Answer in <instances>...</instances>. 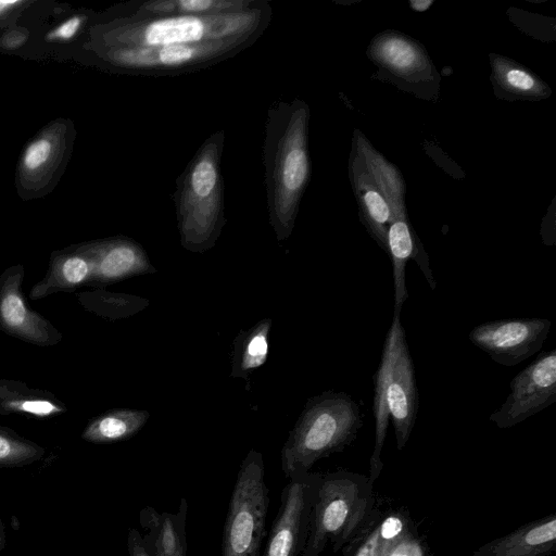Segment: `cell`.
<instances>
[{
	"label": "cell",
	"instance_id": "7c38bea8",
	"mask_svg": "<svg viewBox=\"0 0 556 556\" xmlns=\"http://www.w3.org/2000/svg\"><path fill=\"white\" fill-rule=\"evenodd\" d=\"M85 247L93 260V274L89 286L104 287L134 276L156 271L142 247L127 238Z\"/></svg>",
	"mask_w": 556,
	"mask_h": 556
},
{
	"label": "cell",
	"instance_id": "8fae6325",
	"mask_svg": "<svg viewBox=\"0 0 556 556\" xmlns=\"http://www.w3.org/2000/svg\"><path fill=\"white\" fill-rule=\"evenodd\" d=\"M387 403L394 427L396 447L406 445L418 414V390L414 363L405 333L402 334L387 387Z\"/></svg>",
	"mask_w": 556,
	"mask_h": 556
},
{
	"label": "cell",
	"instance_id": "ac0fdd59",
	"mask_svg": "<svg viewBox=\"0 0 556 556\" xmlns=\"http://www.w3.org/2000/svg\"><path fill=\"white\" fill-rule=\"evenodd\" d=\"M147 410L116 408L92 418L81 438L90 443L109 444L134 437L147 422Z\"/></svg>",
	"mask_w": 556,
	"mask_h": 556
},
{
	"label": "cell",
	"instance_id": "d4e9b609",
	"mask_svg": "<svg viewBox=\"0 0 556 556\" xmlns=\"http://www.w3.org/2000/svg\"><path fill=\"white\" fill-rule=\"evenodd\" d=\"M382 54L392 65L399 68H405L415 61V52L412 47L397 39L389 40L382 48Z\"/></svg>",
	"mask_w": 556,
	"mask_h": 556
},
{
	"label": "cell",
	"instance_id": "83f0119b",
	"mask_svg": "<svg viewBox=\"0 0 556 556\" xmlns=\"http://www.w3.org/2000/svg\"><path fill=\"white\" fill-rule=\"evenodd\" d=\"M386 556H426V552L421 543L410 533L394 545Z\"/></svg>",
	"mask_w": 556,
	"mask_h": 556
},
{
	"label": "cell",
	"instance_id": "cb8c5ba5",
	"mask_svg": "<svg viewBox=\"0 0 556 556\" xmlns=\"http://www.w3.org/2000/svg\"><path fill=\"white\" fill-rule=\"evenodd\" d=\"M45 450L21 437L12 429L0 426V467H20L40 459Z\"/></svg>",
	"mask_w": 556,
	"mask_h": 556
},
{
	"label": "cell",
	"instance_id": "e0dca14e",
	"mask_svg": "<svg viewBox=\"0 0 556 556\" xmlns=\"http://www.w3.org/2000/svg\"><path fill=\"white\" fill-rule=\"evenodd\" d=\"M387 243L390 250L392 260V274L394 286V312L393 314L401 315L402 306L408 299L405 280V265L406 262L414 257L418 263L420 270L426 277L431 290H435L437 283L430 267L426 266L418 256V250L412 238L408 226L403 220L394 222L389 228L387 235Z\"/></svg>",
	"mask_w": 556,
	"mask_h": 556
},
{
	"label": "cell",
	"instance_id": "ffe728a7",
	"mask_svg": "<svg viewBox=\"0 0 556 556\" xmlns=\"http://www.w3.org/2000/svg\"><path fill=\"white\" fill-rule=\"evenodd\" d=\"M254 1L168 0L142 3L137 15L212 14L250 8Z\"/></svg>",
	"mask_w": 556,
	"mask_h": 556
},
{
	"label": "cell",
	"instance_id": "d6986e66",
	"mask_svg": "<svg viewBox=\"0 0 556 556\" xmlns=\"http://www.w3.org/2000/svg\"><path fill=\"white\" fill-rule=\"evenodd\" d=\"M270 327L271 319L264 318L249 330L237 334L231 354L232 378L248 380L251 372L266 362Z\"/></svg>",
	"mask_w": 556,
	"mask_h": 556
},
{
	"label": "cell",
	"instance_id": "603a6c76",
	"mask_svg": "<svg viewBox=\"0 0 556 556\" xmlns=\"http://www.w3.org/2000/svg\"><path fill=\"white\" fill-rule=\"evenodd\" d=\"M410 533L403 516L390 515L370 530L354 556H386L394 545Z\"/></svg>",
	"mask_w": 556,
	"mask_h": 556
},
{
	"label": "cell",
	"instance_id": "52a82bcc",
	"mask_svg": "<svg viewBox=\"0 0 556 556\" xmlns=\"http://www.w3.org/2000/svg\"><path fill=\"white\" fill-rule=\"evenodd\" d=\"M510 393L489 420L497 428L514 427L556 402V349L541 353L509 383Z\"/></svg>",
	"mask_w": 556,
	"mask_h": 556
},
{
	"label": "cell",
	"instance_id": "5b68a950",
	"mask_svg": "<svg viewBox=\"0 0 556 556\" xmlns=\"http://www.w3.org/2000/svg\"><path fill=\"white\" fill-rule=\"evenodd\" d=\"M295 122L291 117L287 124V103L269 112L264 156L270 223L278 241L292 231L296 199L308 173L300 123Z\"/></svg>",
	"mask_w": 556,
	"mask_h": 556
},
{
	"label": "cell",
	"instance_id": "9a60e30c",
	"mask_svg": "<svg viewBox=\"0 0 556 556\" xmlns=\"http://www.w3.org/2000/svg\"><path fill=\"white\" fill-rule=\"evenodd\" d=\"M93 274V260L86 247L52 255L49 268L34 285L29 299L41 300L58 292H72L89 285Z\"/></svg>",
	"mask_w": 556,
	"mask_h": 556
},
{
	"label": "cell",
	"instance_id": "d6a6232c",
	"mask_svg": "<svg viewBox=\"0 0 556 556\" xmlns=\"http://www.w3.org/2000/svg\"><path fill=\"white\" fill-rule=\"evenodd\" d=\"M431 3H432V1H430V0H428V1H425V0L412 1L413 8L417 11H425Z\"/></svg>",
	"mask_w": 556,
	"mask_h": 556
},
{
	"label": "cell",
	"instance_id": "9c48e42d",
	"mask_svg": "<svg viewBox=\"0 0 556 556\" xmlns=\"http://www.w3.org/2000/svg\"><path fill=\"white\" fill-rule=\"evenodd\" d=\"M549 329L551 321L546 318L498 319L476 326L469 332V340L495 363L510 367L539 352Z\"/></svg>",
	"mask_w": 556,
	"mask_h": 556
},
{
	"label": "cell",
	"instance_id": "e575fe53",
	"mask_svg": "<svg viewBox=\"0 0 556 556\" xmlns=\"http://www.w3.org/2000/svg\"><path fill=\"white\" fill-rule=\"evenodd\" d=\"M4 544H5L4 533H3V528H2V523H1V519H0V549L3 548Z\"/></svg>",
	"mask_w": 556,
	"mask_h": 556
},
{
	"label": "cell",
	"instance_id": "277c9868",
	"mask_svg": "<svg viewBox=\"0 0 556 556\" xmlns=\"http://www.w3.org/2000/svg\"><path fill=\"white\" fill-rule=\"evenodd\" d=\"M368 477L346 470L320 475L301 556H320L346 544L364 525L374 506Z\"/></svg>",
	"mask_w": 556,
	"mask_h": 556
},
{
	"label": "cell",
	"instance_id": "484cf974",
	"mask_svg": "<svg viewBox=\"0 0 556 556\" xmlns=\"http://www.w3.org/2000/svg\"><path fill=\"white\" fill-rule=\"evenodd\" d=\"M52 148L51 141L46 138L33 141L24 153V167L29 172H34L42 167L50 159Z\"/></svg>",
	"mask_w": 556,
	"mask_h": 556
},
{
	"label": "cell",
	"instance_id": "f1b7e54d",
	"mask_svg": "<svg viewBox=\"0 0 556 556\" xmlns=\"http://www.w3.org/2000/svg\"><path fill=\"white\" fill-rule=\"evenodd\" d=\"M81 24L79 16H74L59 25L49 37L52 39L67 40L75 36Z\"/></svg>",
	"mask_w": 556,
	"mask_h": 556
},
{
	"label": "cell",
	"instance_id": "4fadbf2b",
	"mask_svg": "<svg viewBox=\"0 0 556 556\" xmlns=\"http://www.w3.org/2000/svg\"><path fill=\"white\" fill-rule=\"evenodd\" d=\"M400 315L393 314L390 329L387 333L381 361L374 375V418H375V444L369 459V480L374 483L381 473L383 463L381 454L389 426V409L387 403V387L397 351L399 341L404 334Z\"/></svg>",
	"mask_w": 556,
	"mask_h": 556
},
{
	"label": "cell",
	"instance_id": "7a4b0ae2",
	"mask_svg": "<svg viewBox=\"0 0 556 556\" xmlns=\"http://www.w3.org/2000/svg\"><path fill=\"white\" fill-rule=\"evenodd\" d=\"M363 425L359 405L350 394L325 391L311 397L282 446L285 476L309 472L319 459L350 445Z\"/></svg>",
	"mask_w": 556,
	"mask_h": 556
},
{
	"label": "cell",
	"instance_id": "6da1fadb",
	"mask_svg": "<svg viewBox=\"0 0 556 556\" xmlns=\"http://www.w3.org/2000/svg\"><path fill=\"white\" fill-rule=\"evenodd\" d=\"M212 14L135 15L116 34L111 61L130 70L140 59L173 46L229 45L244 48L266 27L270 10L257 7Z\"/></svg>",
	"mask_w": 556,
	"mask_h": 556
},
{
	"label": "cell",
	"instance_id": "f546056e",
	"mask_svg": "<svg viewBox=\"0 0 556 556\" xmlns=\"http://www.w3.org/2000/svg\"><path fill=\"white\" fill-rule=\"evenodd\" d=\"M127 548L129 556H151L146 547L142 535L136 529H130L128 532Z\"/></svg>",
	"mask_w": 556,
	"mask_h": 556
},
{
	"label": "cell",
	"instance_id": "5bb4252c",
	"mask_svg": "<svg viewBox=\"0 0 556 556\" xmlns=\"http://www.w3.org/2000/svg\"><path fill=\"white\" fill-rule=\"evenodd\" d=\"M555 547L556 516L552 514L488 542L472 556H547Z\"/></svg>",
	"mask_w": 556,
	"mask_h": 556
},
{
	"label": "cell",
	"instance_id": "836d02e7",
	"mask_svg": "<svg viewBox=\"0 0 556 556\" xmlns=\"http://www.w3.org/2000/svg\"><path fill=\"white\" fill-rule=\"evenodd\" d=\"M20 3L21 1L0 0V15L7 12L12 7L17 5Z\"/></svg>",
	"mask_w": 556,
	"mask_h": 556
},
{
	"label": "cell",
	"instance_id": "1f68e13d",
	"mask_svg": "<svg viewBox=\"0 0 556 556\" xmlns=\"http://www.w3.org/2000/svg\"><path fill=\"white\" fill-rule=\"evenodd\" d=\"M29 387L22 381L0 379V400L27 390Z\"/></svg>",
	"mask_w": 556,
	"mask_h": 556
},
{
	"label": "cell",
	"instance_id": "44dd1931",
	"mask_svg": "<svg viewBox=\"0 0 556 556\" xmlns=\"http://www.w3.org/2000/svg\"><path fill=\"white\" fill-rule=\"evenodd\" d=\"M78 299L86 309L108 319L132 316L149 305L147 299L104 290L80 293Z\"/></svg>",
	"mask_w": 556,
	"mask_h": 556
},
{
	"label": "cell",
	"instance_id": "3957f363",
	"mask_svg": "<svg viewBox=\"0 0 556 556\" xmlns=\"http://www.w3.org/2000/svg\"><path fill=\"white\" fill-rule=\"evenodd\" d=\"M222 143L223 132L207 139L177 184L180 239L185 249L192 252L211 249L225 223L219 168Z\"/></svg>",
	"mask_w": 556,
	"mask_h": 556
},
{
	"label": "cell",
	"instance_id": "ba28073f",
	"mask_svg": "<svg viewBox=\"0 0 556 556\" xmlns=\"http://www.w3.org/2000/svg\"><path fill=\"white\" fill-rule=\"evenodd\" d=\"M319 476L305 472L289 477L263 556H301Z\"/></svg>",
	"mask_w": 556,
	"mask_h": 556
},
{
	"label": "cell",
	"instance_id": "30bf717a",
	"mask_svg": "<svg viewBox=\"0 0 556 556\" xmlns=\"http://www.w3.org/2000/svg\"><path fill=\"white\" fill-rule=\"evenodd\" d=\"M24 276L22 265L8 267L0 275V329L30 344L55 345L62 340V333L29 307L22 291Z\"/></svg>",
	"mask_w": 556,
	"mask_h": 556
},
{
	"label": "cell",
	"instance_id": "8992f818",
	"mask_svg": "<svg viewBox=\"0 0 556 556\" xmlns=\"http://www.w3.org/2000/svg\"><path fill=\"white\" fill-rule=\"evenodd\" d=\"M269 505L262 453L241 463L224 526L222 556H261Z\"/></svg>",
	"mask_w": 556,
	"mask_h": 556
},
{
	"label": "cell",
	"instance_id": "4316f807",
	"mask_svg": "<svg viewBox=\"0 0 556 556\" xmlns=\"http://www.w3.org/2000/svg\"><path fill=\"white\" fill-rule=\"evenodd\" d=\"M365 202L371 218L379 225H383L389 219V207L384 199L374 190L365 194Z\"/></svg>",
	"mask_w": 556,
	"mask_h": 556
},
{
	"label": "cell",
	"instance_id": "7402d4cb",
	"mask_svg": "<svg viewBox=\"0 0 556 556\" xmlns=\"http://www.w3.org/2000/svg\"><path fill=\"white\" fill-rule=\"evenodd\" d=\"M67 410L63 402L52 393L30 389L0 400V414H21L38 418L61 415Z\"/></svg>",
	"mask_w": 556,
	"mask_h": 556
},
{
	"label": "cell",
	"instance_id": "2e32d148",
	"mask_svg": "<svg viewBox=\"0 0 556 556\" xmlns=\"http://www.w3.org/2000/svg\"><path fill=\"white\" fill-rule=\"evenodd\" d=\"M187 502L181 500L175 514L157 513L146 507L140 513V523L147 530L143 536L151 556H186Z\"/></svg>",
	"mask_w": 556,
	"mask_h": 556
},
{
	"label": "cell",
	"instance_id": "4dcf8cb0",
	"mask_svg": "<svg viewBox=\"0 0 556 556\" xmlns=\"http://www.w3.org/2000/svg\"><path fill=\"white\" fill-rule=\"evenodd\" d=\"M507 81L515 88L528 90L533 87L532 77L523 71L510 70L506 75Z\"/></svg>",
	"mask_w": 556,
	"mask_h": 556
}]
</instances>
